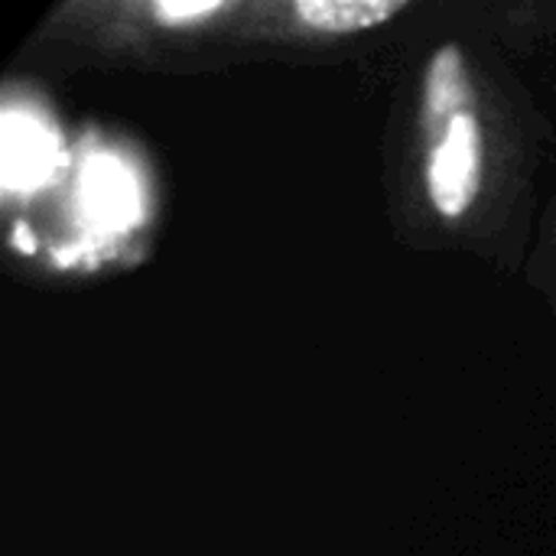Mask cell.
I'll return each mask as SVG.
<instances>
[{
	"label": "cell",
	"instance_id": "cell-1",
	"mask_svg": "<svg viewBox=\"0 0 556 556\" xmlns=\"http://www.w3.org/2000/svg\"><path fill=\"white\" fill-rule=\"evenodd\" d=\"M424 189L443 222H459L485 182V127L466 52L443 42L424 65L420 111Z\"/></svg>",
	"mask_w": 556,
	"mask_h": 556
},
{
	"label": "cell",
	"instance_id": "cell-2",
	"mask_svg": "<svg viewBox=\"0 0 556 556\" xmlns=\"http://www.w3.org/2000/svg\"><path fill=\"white\" fill-rule=\"evenodd\" d=\"M248 0H94L65 3L52 29L98 52H160L231 36Z\"/></svg>",
	"mask_w": 556,
	"mask_h": 556
},
{
	"label": "cell",
	"instance_id": "cell-3",
	"mask_svg": "<svg viewBox=\"0 0 556 556\" xmlns=\"http://www.w3.org/2000/svg\"><path fill=\"white\" fill-rule=\"evenodd\" d=\"M407 0H248L235 29L241 42H332L388 26Z\"/></svg>",
	"mask_w": 556,
	"mask_h": 556
}]
</instances>
